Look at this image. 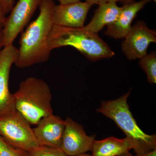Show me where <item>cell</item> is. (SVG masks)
<instances>
[{
	"instance_id": "52a82bcc",
	"label": "cell",
	"mask_w": 156,
	"mask_h": 156,
	"mask_svg": "<svg viewBox=\"0 0 156 156\" xmlns=\"http://www.w3.org/2000/svg\"><path fill=\"white\" fill-rule=\"evenodd\" d=\"M124 39L121 46L127 58L130 60L140 59L147 54L150 44L156 43V32L149 28L144 21L139 20Z\"/></svg>"
},
{
	"instance_id": "d4e9b609",
	"label": "cell",
	"mask_w": 156,
	"mask_h": 156,
	"mask_svg": "<svg viewBox=\"0 0 156 156\" xmlns=\"http://www.w3.org/2000/svg\"><path fill=\"white\" fill-rule=\"evenodd\" d=\"M74 156H92V155L90 154L87 153L82 154Z\"/></svg>"
},
{
	"instance_id": "2e32d148",
	"label": "cell",
	"mask_w": 156,
	"mask_h": 156,
	"mask_svg": "<svg viewBox=\"0 0 156 156\" xmlns=\"http://www.w3.org/2000/svg\"><path fill=\"white\" fill-rule=\"evenodd\" d=\"M0 156H30V153L10 145L0 136Z\"/></svg>"
},
{
	"instance_id": "ac0fdd59",
	"label": "cell",
	"mask_w": 156,
	"mask_h": 156,
	"mask_svg": "<svg viewBox=\"0 0 156 156\" xmlns=\"http://www.w3.org/2000/svg\"><path fill=\"white\" fill-rule=\"evenodd\" d=\"M86 2L93 5H99L108 2H120L124 5L130 4L135 2L134 0H85Z\"/></svg>"
},
{
	"instance_id": "9c48e42d",
	"label": "cell",
	"mask_w": 156,
	"mask_h": 156,
	"mask_svg": "<svg viewBox=\"0 0 156 156\" xmlns=\"http://www.w3.org/2000/svg\"><path fill=\"white\" fill-rule=\"evenodd\" d=\"M61 149L67 156H74L92 151L95 138L87 135L83 126L67 117Z\"/></svg>"
},
{
	"instance_id": "7a4b0ae2",
	"label": "cell",
	"mask_w": 156,
	"mask_h": 156,
	"mask_svg": "<svg viewBox=\"0 0 156 156\" xmlns=\"http://www.w3.org/2000/svg\"><path fill=\"white\" fill-rule=\"evenodd\" d=\"M51 51L62 47H73L92 62L110 58L115 53L98 34L83 27L73 28L53 26L48 38Z\"/></svg>"
},
{
	"instance_id": "30bf717a",
	"label": "cell",
	"mask_w": 156,
	"mask_h": 156,
	"mask_svg": "<svg viewBox=\"0 0 156 156\" xmlns=\"http://www.w3.org/2000/svg\"><path fill=\"white\" fill-rule=\"evenodd\" d=\"M93 6L87 2H79L54 7L53 26L81 28L84 26L88 12Z\"/></svg>"
},
{
	"instance_id": "8fae6325",
	"label": "cell",
	"mask_w": 156,
	"mask_h": 156,
	"mask_svg": "<svg viewBox=\"0 0 156 156\" xmlns=\"http://www.w3.org/2000/svg\"><path fill=\"white\" fill-rule=\"evenodd\" d=\"M36 126L34 132L40 145L61 148L65 120L52 114L44 117Z\"/></svg>"
},
{
	"instance_id": "9a60e30c",
	"label": "cell",
	"mask_w": 156,
	"mask_h": 156,
	"mask_svg": "<svg viewBox=\"0 0 156 156\" xmlns=\"http://www.w3.org/2000/svg\"><path fill=\"white\" fill-rule=\"evenodd\" d=\"M140 59V66L146 74L148 82L150 84H156V51H152L149 54H147Z\"/></svg>"
},
{
	"instance_id": "cb8c5ba5",
	"label": "cell",
	"mask_w": 156,
	"mask_h": 156,
	"mask_svg": "<svg viewBox=\"0 0 156 156\" xmlns=\"http://www.w3.org/2000/svg\"><path fill=\"white\" fill-rule=\"evenodd\" d=\"M117 156H134L133 155L131 154V153H129V152H126V153L122 154L120 155Z\"/></svg>"
},
{
	"instance_id": "5b68a950",
	"label": "cell",
	"mask_w": 156,
	"mask_h": 156,
	"mask_svg": "<svg viewBox=\"0 0 156 156\" xmlns=\"http://www.w3.org/2000/svg\"><path fill=\"white\" fill-rule=\"evenodd\" d=\"M0 136L10 145L29 152L41 145L30 124L16 110L0 116Z\"/></svg>"
},
{
	"instance_id": "484cf974",
	"label": "cell",
	"mask_w": 156,
	"mask_h": 156,
	"mask_svg": "<svg viewBox=\"0 0 156 156\" xmlns=\"http://www.w3.org/2000/svg\"><path fill=\"white\" fill-rule=\"evenodd\" d=\"M150 1H154V2H156V0H150Z\"/></svg>"
},
{
	"instance_id": "e0dca14e",
	"label": "cell",
	"mask_w": 156,
	"mask_h": 156,
	"mask_svg": "<svg viewBox=\"0 0 156 156\" xmlns=\"http://www.w3.org/2000/svg\"><path fill=\"white\" fill-rule=\"evenodd\" d=\"M30 156H67L61 148L40 145L29 152Z\"/></svg>"
},
{
	"instance_id": "ba28073f",
	"label": "cell",
	"mask_w": 156,
	"mask_h": 156,
	"mask_svg": "<svg viewBox=\"0 0 156 156\" xmlns=\"http://www.w3.org/2000/svg\"><path fill=\"white\" fill-rule=\"evenodd\" d=\"M3 48L0 52V116L16 110L13 94L9 90V79L18 54V49L13 44Z\"/></svg>"
},
{
	"instance_id": "d6986e66",
	"label": "cell",
	"mask_w": 156,
	"mask_h": 156,
	"mask_svg": "<svg viewBox=\"0 0 156 156\" xmlns=\"http://www.w3.org/2000/svg\"><path fill=\"white\" fill-rule=\"evenodd\" d=\"M15 4V0H0V5L6 14H10Z\"/></svg>"
},
{
	"instance_id": "7c38bea8",
	"label": "cell",
	"mask_w": 156,
	"mask_h": 156,
	"mask_svg": "<svg viewBox=\"0 0 156 156\" xmlns=\"http://www.w3.org/2000/svg\"><path fill=\"white\" fill-rule=\"evenodd\" d=\"M134 150L136 154L147 152L139 143L126 137L119 139L111 136L99 140H95L92 152V156H117Z\"/></svg>"
},
{
	"instance_id": "7402d4cb",
	"label": "cell",
	"mask_w": 156,
	"mask_h": 156,
	"mask_svg": "<svg viewBox=\"0 0 156 156\" xmlns=\"http://www.w3.org/2000/svg\"><path fill=\"white\" fill-rule=\"evenodd\" d=\"M60 5H67L80 2L81 0H58Z\"/></svg>"
},
{
	"instance_id": "5bb4252c",
	"label": "cell",
	"mask_w": 156,
	"mask_h": 156,
	"mask_svg": "<svg viewBox=\"0 0 156 156\" xmlns=\"http://www.w3.org/2000/svg\"><path fill=\"white\" fill-rule=\"evenodd\" d=\"M90 22L83 27L86 30L98 34L105 26L114 22L119 16L122 7L115 2H108L98 5Z\"/></svg>"
},
{
	"instance_id": "8992f818",
	"label": "cell",
	"mask_w": 156,
	"mask_h": 156,
	"mask_svg": "<svg viewBox=\"0 0 156 156\" xmlns=\"http://www.w3.org/2000/svg\"><path fill=\"white\" fill-rule=\"evenodd\" d=\"M42 0H19L6 17L2 30L3 48L13 44L39 8Z\"/></svg>"
},
{
	"instance_id": "603a6c76",
	"label": "cell",
	"mask_w": 156,
	"mask_h": 156,
	"mask_svg": "<svg viewBox=\"0 0 156 156\" xmlns=\"http://www.w3.org/2000/svg\"><path fill=\"white\" fill-rule=\"evenodd\" d=\"M3 42V35L2 33V30H0V52L2 50V48H3L2 46Z\"/></svg>"
},
{
	"instance_id": "4fadbf2b",
	"label": "cell",
	"mask_w": 156,
	"mask_h": 156,
	"mask_svg": "<svg viewBox=\"0 0 156 156\" xmlns=\"http://www.w3.org/2000/svg\"><path fill=\"white\" fill-rule=\"evenodd\" d=\"M150 2V0H141L123 5L118 19L107 26L105 35L115 39L125 38L131 29L132 21L137 13Z\"/></svg>"
},
{
	"instance_id": "ffe728a7",
	"label": "cell",
	"mask_w": 156,
	"mask_h": 156,
	"mask_svg": "<svg viewBox=\"0 0 156 156\" xmlns=\"http://www.w3.org/2000/svg\"><path fill=\"white\" fill-rule=\"evenodd\" d=\"M6 15L2 8L0 5V30H2L6 18Z\"/></svg>"
},
{
	"instance_id": "277c9868",
	"label": "cell",
	"mask_w": 156,
	"mask_h": 156,
	"mask_svg": "<svg viewBox=\"0 0 156 156\" xmlns=\"http://www.w3.org/2000/svg\"><path fill=\"white\" fill-rule=\"evenodd\" d=\"M130 95L129 91L115 100L103 101L97 112L113 120L126 137L139 143L145 152L156 149V134L149 135L144 133L137 125L130 111L127 103Z\"/></svg>"
},
{
	"instance_id": "3957f363",
	"label": "cell",
	"mask_w": 156,
	"mask_h": 156,
	"mask_svg": "<svg viewBox=\"0 0 156 156\" xmlns=\"http://www.w3.org/2000/svg\"><path fill=\"white\" fill-rule=\"evenodd\" d=\"M13 96L15 109L30 125L36 126L44 117L53 114L51 89L42 79L27 78Z\"/></svg>"
},
{
	"instance_id": "44dd1931",
	"label": "cell",
	"mask_w": 156,
	"mask_h": 156,
	"mask_svg": "<svg viewBox=\"0 0 156 156\" xmlns=\"http://www.w3.org/2000/svg\"><path fill=\"white\" fill-rule=\"evenodd\" d=\"M135 156H156V149L147 152L136 154Z\"/></svg>"
},
{
	"instance_id": "6da1fadb",
	"label": "cell",
	"mask_w": 156,
	"mask_h": 156,
	"mask_svg": "<svg viewBox=\"0 0 156 156\" xmlns=\"http://www.w3.org/2000/svg\"><path fill=\"white\" fill-rule=\"evenodd\" d=\"M55 5L53 0H42L38 16L21 34L18 56L14 63L18 68L44 63L50 58L51 51L48 47V38L53 27Z\"/></svg>"
}]
</instances>
